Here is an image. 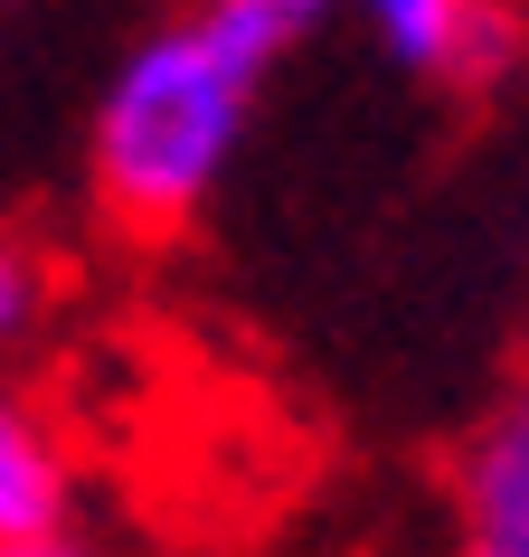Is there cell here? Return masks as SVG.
Returning <instances> with one entry per match:
<instances>
[{
    "instance_id": "3",
    "label": "cell",
    "mask_w": 529,
    "mask_h": 557,
    "mask_svg": "<svg viewBox=\"0 0 529 557\" xmlns=\"http://www.w3.org/2000/svg\"><path fill=\"white\" fill-rule=\"evenodd\" d=\"M454 557H529V387L472 425L454 463Z\"/></svg>"
},
{
    "instance_id": "7",
    "label": "cell",
    "mask_w": 529,
    "mask_h": 557,
    "mask_svg": "<svg viewBox=\"0 0 529 557\" xmlns=\"http://www.w3.org/2000/svg\"><path fill=\"white\" fill-rule=\"evenodd\" d=\"M0 10H20V0H0Z\"/></svg>"
},
{
    "instance_id": "2",
    "label": "cell",
    "mask_w": 529,
    "mask_h": 557,
    "mask_svg": "<svg viewBox=\"0 0 529 557\" xmlns=\"http://www.w3.org/2000/svg\"><path fill=\"white\" fill-rule=\"evenodd\" d=\"M341 10H359V29L416 76L501 86L520 66V20L501 0H341Z\"/></svg>"
},
{
    "instance_id": "1",
    "label": "cell",
    "mask_w": 529,
    "mask_h": 557,
    "mask_svg": "<svg viewBox=\"0 0 529 557\" xmlns=\"http://www.w3.org/2000/svg\"><path fill=\"white\" fill-rule=\"evenodd\" d=\"M341 0H189L161 29L123 48V66L95 95V199L123 227H180L218 199L227 161L256 133V104L274 66L322 29Z\"/></svg>"
},
{
    "instance_id": "6",
    "label": "cell",
    "mask_w": 529,
    "mask_h": 557,
    "mask_svg": "<svg viewBox=\"0 0 529 557\" xmlns=\"http://www.w3.org/2000/svg\"><path fill=\"white\" fill-rule=\"evenodd\" d=\"M0 557H95V548L76 539V520H66V529H29V539H0Z\"/></svg>"
},
{
    "instance_id": "4",
    "label": "cell",
    "mask_w": 529,
    "mask_h": 557,
    "mask_svg": "<svg viewBox=\"0 0 529 557\" xmlns=\"http://www.w3.org/2000/svg\"><path fill=\"white\" fill-rule=\"evenodd\" d=\"M66 520H76V454L29 397L0 387V539L66 529Z\"/></svg>"
},
{
    "instance_id": "5",
    "label": "cell",
    "mask_w": 529,
    "mask_h": 557,
    "mask_svg": "<svg viewBox=\"0 0 529 557\" xmlns=\"http://www.w3.org/2000/svg\"><path fill=\"white\" fill-rule=\"evenodd\" d=\"M38 312H48V264H38L29 236L0 218V359H10V350L38 331Z\"/></svg>"
}]
</instances>
